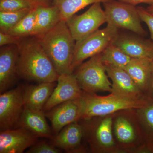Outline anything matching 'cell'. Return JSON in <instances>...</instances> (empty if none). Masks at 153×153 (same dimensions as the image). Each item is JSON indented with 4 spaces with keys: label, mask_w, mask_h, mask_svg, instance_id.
Here are the masks:
<instances>
[{
    "label": "cell",
    "mask_w": 153,
    "mask_h": 153,
    "mask_svg": "<svg viewBox=\"0 0 153 153\" xmlns=\"http://www.w3.org/2000/svg\"><path fill=\"white\" fill-rule=\"evenodd\" d=\"M107 24L130 30L140 36L146 35L137 7L123 2L111 0L103 3Z\"/></svg>",
    "instance_id": "8"
},
{
    "label": "cell",
    "mask_w": 153,
    "mask_h": 153,
    "mask_svg": "<svg viewBox=\"0 0 153 153\" xmlns=\"http://www.w3.org/2000/svg\"><path fill=\"white\" fill-rule=\"evenodd\" d=\"M146 10L149 13L153 15V4L150 5Z\"/></svg>",
    "instance_id": "35"
},
{
    "label": "cell",
    "mask_w": 153,
    "mask_h": 153,
    "mask_svg": "<svg viewBox=\"0 0 153 153\" xmlns=\"http://www.w3.org/2000/svg\"><path fill=\"white\" fill-rule=\"evenodd\" d=\"M135 109L122 110L113 114V133L120 153H149Z\"/></svg>",
    "instance_id": "3"
},
{
    "label": "cell",
    "mask_w": 153,
    "mask_h": 153,
    "mask_svg": "<svg viewBox=\"0 0 153 153\" xmlns=\"http://www.w3.org/2000/svg\"><path fill=\"white\" fill-rule=\"evenodd\" d=\"M146 97L147 98L153 99V71L150 84L149 87L147 92L146 94Z\"/></svg>",
    "instance_id": "33"
},
{
    "label": "cell",
    "mask_w": 153,
    "mask_h": 153,
    "mask_svg": "<svg viewBox=\"0 0 153 153\" xmlns=\"http://www.w3.org/2000/svg\"><path fill=\"white\" fill-rule=\"evenodd\" d=\"M152 100H153V99H152Z\"/></svg>",
    "instance_id": "36"
},
{
    "label": "cell",
    "mask_w": 153,
    "mask_h": 153,
    "mask_svg": "<svg viewBox=\"0 0 153 153\" xmlns=\"http://www.w3.org/2000/svg\"><path fill=\"white\" fill-rule=\"evenodd\" d=\"M149 153H153V143H148Z\"/></svg>",
    "instance_id": "34"
},
{
    "label": "cell",
    "mask_w": 153,
    "mask_h": 153,
    "mask_svg": "<svg viewBox=\"0 0 153 153\" xmlns=\"http://www.w3.org/2000/svg\"><path fill=\"white\" fill-rule=\"evenodd\" d=\"M21 41V38L15 37L7 33L0 32V46L7 45H18Z\"/></svg>",
    "instance_id": "30"
},
{
    "label": "cell",
    "mask_w": 153,
    "mask_h": 153,
    "mask_svg": "<svg viewBox=\"0 0 153 153\" xmlns=\"http://www.w3.org/2000/svg\"><path fill=\"white\" fill-rule=\"evenodd\" d=\"M19 56L18 45L1 49L0 51V93L8 90L16 82Z\"/></svg>",
    "instance_id": "16"
},
{
    "label": "cell",
    "mask_w": 153,
    "mask_h": 153,
    "mask_svg": "<svg viewBox=\"0 0 153 153\" xmlns=\"http://www.w3.org/2000/svg\"><path fill=\"white\" fill-rule=\"evenodd\" d=\"M61 151L52 144L46 142L36 143L30 149L27 153H59Z\"/></svg>",
    "instance_id": "28"
},
{
    "label": "cell",
    "mask_w": 153,
    "mask_h": 153,
    "mask_svg": "<svg viewBox=\"0 0 153 153\" xmlns=\"http://www.w3.org/2000/svg\"><path fill=\"white\" fill-rule=\"evenodd\" d=\"M119 1L127 3L135 6L139 4L143 3L150 5L153 4V0H119Z\"/></svg>",
    "instance_id": "31"
},
{
    "label": "cell",
    "mask_w": 153,
    "mask_h": 153,
    "mask_svg": "<svg viewBox=\"0 0 153 153\" xmlns=\"http://www.w3.org/2000/svg\"><path fill=\"white\" fill-rule=\"evenodd\" d=\"M36 10V28L34 36L38 37L51 30L61 21L60 11L55 6H38Z\"/></svg>",
    "instance_id": "21"
},
{
    "label": "cell",
    "mask_w": 153,
    "mask_h": 153,
    "mask_svg": "<svg viewBox=\"0 0 153 153\" xmlns=\"http://www.w3.org/2000/svg\"><path fill=\"white\" fill-rule=\"evenodd\" d=\"M36 28V10H31L29 13L9 31L8 34L22 38L34 36Z\"/></svg>",
    "instance_id": "25"
},
{
    "label": "cell",
    "mask_w": 153,
    "mask_h": 153,
    "mask_svg": "<svg viewBox=\"0 0 153 153\" xmlns=\"http://www.w3.org/2000/svg\"><path fill=\"white\" fill-rule=\"evenodd\" d=\"M85 105L82 98L72 100L58 105L45 113L52 128L57 133L64 127L82 119Z\"/></svg>",
    "instance_id": "11"
},
{
    "label": "cell",
    "mask_w": 153,
    "mask_h": 153,
    "mask_svg": "<svg viewBox=\"0 0 153 153\" xmlns=\"http://www.w3.org/2000/svg\"><path fill=\"white\" fill-rule=\"evenodd\" d=\"M36 7L38 6H49V4L53 0H28Z\"/></svg>",
    "instance_id": "32"
},
{
    "label": "cell",
    "mask_w": 153,
    "mask_h": 153,
    "mask_svg": "<svg viewBox=\"0 0 153 153\" xmlns=\"http://www.w3.org/2000/svg\"><path fill=\"white\" fill-rule=\"evenodd\" d=\"M105 65L108 76L111 79V93L131 100H141L146 98L124 68L109 64Z\"/></svg>",
    "instance_id": "12"
},
{
    "label": "cell",
    "mask_w": 153,
    "mask_h": 153,
    "mask_svg": "<svg viewBox=\"0 0 153 153\" xmlns=\"http://www.w3.org/2000/svg\"><path fill=\"white\" fill-rule=\"evenodd\" d=\"M106 22V16L101 3L93 4L83 14H75L66 21L71 36L76 41L98 30Z\"/></svg>",
    "instance_id": "9"
},
{
    "label": "cell",
    "mask_w": 153,
    "mask_h": 153,
    "mask_svg": "<svg viewBox=\"0 0 153 153\" xmlns=\"http://www.w3.org/2000/svg\"><path fill=\"white\" fill-rule=\"evenodd\" d=\"M28 0H0V11L16 12L36 7Z\"/></svg>",
    "instance_id": "27"
},
{
    "label": "cell",
    "mask_w": 153,
    "mask_h": 153,
    "mask_svg": "<svg viewBox=\"0 0 153 153\" xmlns=\"http://www.w3.org/2000/svg\"><path fill=\"white\" fill-rule=\"evenodd\" d=\"M18 46L19 76L38 83L57 81L59 75L37 37L21 40Z\"/></svg>",
    "instance_id": "1"
},
{
    "label": "cell",
    "mask_w": 153,
    "mask_h": 153,
    "mask_svg": "<svg viewBox=\"0 0 153 153\" xmlns=\"http://www.w3.org/2000/svg\"><path fill=\"white\" fill-rule=\"evenodd\" d=\"M23 88L7 91L0 95V131L18 128L24 108Z\"/></svg>",
    "instance_id": "10"
},
{
    "label": "cell",
    "mask_w": 153,
    "mask_h": 153,
    "mask_svg": "<svg viewBox=\"0 0 153 153\" xmlns=\"http://www.w3.org/2000/svg\"><path fill=\"white\" fill-rule=\"evenodd\" d=\"M74 73L80 88L84 92H112V84L107 74L101 53L83 62L76 68Z\"/></svg>",
    "instance_id": "6"
},
{
    "label": "cell",
    "mask_w": 153,
    "mask_h": 153,
    "mask_svg": "<svg viewBox=\"0 0 153 153\" xmlns=\"http://www.w3.org/2000/svg\"><path fill=\"white\" fill-rule=\"evenodd\" d=\"M56 85L55 82H45L23 88L25 107L35 110H44Z\"/></svg>",
    "instance_id": "19"
},
{
    "label": "cell",
    "mask_w": 153,
    "mask_h": 153,
    "mask_svg": "<svg viewBox=\"0 0 153 153\" xmlns=\"http://www.w3.org/2000/svg\"><path fill=\"white\" fill-rule=\"evenodd\" d=\"M38 137L22 128L0 133V153H22L36 143Z\"/></svg>",
    "instance_id": "14"
},
{
    "label": "cell",
    "mask_w": 153,
    "mask_h": 153,
    "mask_svg": "<svg viewBox=\"0 0 153 153\" xmlns=\"http://www.w3.org/2000/svg\"><path fill=\"white\" fill-rule=\"evenodd\" d=\"M137 116L148 143H153V100L147 98L142 106L136 108Z\"/></svg>",
    "instance_id": "23"
},
{
    "label": "cell",
    "mask_w": 153,
    "mask_h": 153,
    "mask_svg": "<svg viewBox=\"0 0 153 153\" xmlns=\"http://www.w3.org/2000/svg\"><path fill=\"white\" fill-rule=\"evenodd\" d=\"M82 98L85 108L81 120L111 114L122 110L139 108L144 104L147 98L134 100L111 93L109 95L100 96L84 91Z\"/></svg>",
    "instance_id": "5"
},
{
    "label": "cell",
    "mask_w": 153,
    "mask_h": 153,
    "mask_svg": "<svg viewBox=\"0 0 153 153\" xmlns=\"http://www.w3.org/2000/svg\"><path fill=\"white\" fill-rule=\"evenodd\" d=\"M31 10H23L16 12L0 11V29L1 32L8 33L12 28L29 13Z\"/></svg>",
    "instance_id": "26"
},
{
    "label": "cell",
    "mask_w": 153,
    "mask_h": 153,
    "mask_svg": "<svg viewBox=\"0 0 153 153\" xmlns=\"http://www.w3.org/2000/svg\"><path fill=\"white\" fill-rule=\"evenodd\" d=\"M36 37L59 75L73 73L71 66L75 41L66 21L61 20L47 33Z\"/></svg>",
    "instance_id": "2"
},
{
    "label": "cell",
    "mask_w": 153,
    "mask_h": 153,
    "mask_svg": "<svg viewBox=\"0 0 153 153\" xmlns=\"http://www.w3.org/2000/svg\"><path fill=\"white\" fill-rule=\"evenodd\" d=\"M137 10L141 20L146 23L149 28L151 39L153 41V15L142 7H138Z\"/></svg>",
    "instance_id": "29"
},
{
    "label": "cell",
    "mask_w": 153,
    "mask_h": 153,
    "mask_svg": "<svg viewBox=\"0 0 153 153\" xmlns=\"http://www.w3.org/2000/svg\"><path fill=\"white\" fill-rule=\"evenodd\" d=\"M57 82L52 95L44 107V111H49L65 102L82 97L84 91L80 88L73 72L59 75Z\"/></svg>",
    "instance_id": "13"
},
{
    "label": "cell",
    "mask_w": 153,
    "mask_h": 153,
    "mask_svg": "<svg viewBox=\"0 0 153 153\" xmlns=\"http://www.w3.org/2000/svg\"><path fill=\"white\" fill-rule=\"evenodd\" d=\"M44 110H35L25 107L18 128L25 129L37 137L52 138V131Z\"/></svg>",
    "instance_id": "17"
},
{
    "label": "cell",
    "mask_w": 153,
    "mask_h": 153,
    "mask_svg": "<svg viewBox=\"0 0 153 153\" xmlns=\"http://www.w3.org/2000/svg\"><path fill=\"white\" fill-rule=\"evenodd\" d=\"M114 114L81 120L84 139L91 152L120 153L113 133Z\"/></svg>",
    "instance_id": "4"
},
{
    "label": "cell",
    "mask_w": 153,
    "mask_h": 153,
    "mask_svg": "<svg viewBox=\"0 0 153 153\" xmlns=\"http://www.w3.org/2000/svg\"><path fill=\"white\" fill-rule=\"evenodd\" d=\"M118 28L107 24L81 40L76 41L71 63L72 72L88 58L100 54L112 44L118 36Z\"/></svg>",
    "instance_id": "7"
},
{
    "label": "cell",
    "mask_w": 153,
    "mask_h": 153,
    "mask_svg": "<svg viewBox=\"0 0 153 153\" xmlns=\"http://www.w3.org/2000/svg\"><path fill=\"white\" fill-rule=\"evenodd\" d=\"M111 0H53V5L60 11L61 19L66 21L76 13L90 4L104 3Z\"/></svg>",
    "instance_id": "22"
},
{
    "label": "cell",
    "mask_w": 153,
    "mask_h": 153,
    "mask_svg": "<svg viewBox=\"0 0 153 153\" xmlns=\"http://www.w3.org/2000/svg\"><path fill=\"white\" fill-rule=\"evenodd\" d=\"M124 69L146 97L152 75L153 58H133Z\"/></svg>",
    "instance_id": "20"
},
{
    "label": "cell",
    "mask_w": 153,
    "mask_h": 153,
    "mask_svg": "<svg viewBox=\"0 0 153 153\" xmlns=\"http://www.w3.org/2000/svg\"><path fill=\"white\" fill-rule=\"evenodd\" d=\"M113 43L132 58H153V41L118 35Z\"/></svg>",
    "instance_id": "18"
},
{
    "label": "cell",
    "mask_w": 153,
    "mask_h": 153,
    "mask_svg": "<svg viewBox=\"0 0 153 153\" xmlns=\"http://www.w3.org/2000/svg\"><path fill=\"white\" fill-rule=\"evenodd\" d=\"M101 56L105 64L123 68L133 59L113 43L102 52Z\"/></svg>",
    "instance_id": "24"
},
{
    "label": "cell",
    "mask_w": 153,
    "mask_h": 153,
    "mask_svg": "<svg viewBox=\"0 0 153 153\" xmlns=\"http://www.w3.org/2000/svg\"><path fill=\"white\" fill-rule=\"evenodd\" d=\"M84 140L83 125L77 122L64 127L52 138L51 144L66 152L85 153L87 150L82 144Z\"/></svg>",
    "instance_id": "15"
}]
</instances>
